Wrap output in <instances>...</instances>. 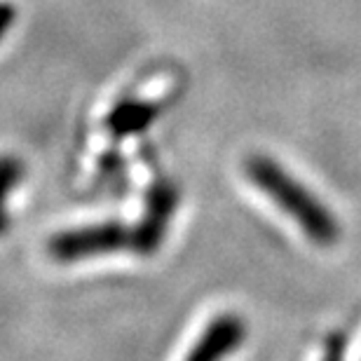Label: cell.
I'll return each mask as SVG.
<instances>
[{
  "label": "cell",
  "instance_id": "obj_5",
  "mask_svg": "<svg viewBox=\"0 0 361 361\" xmlns=\"http://www.w3.org/2000/svg\"><path fill=\"white\" fill-rule=\"evenodd\" d=\"M160 115V106L153 101H141V99H125L120 104L113 106V111L108 113L106 127L115 139H125L129 134H141L153 125Z\"/></svg>",
  "mask_w": 361,
  "mask_h": 361
},
{
  "label": "cell",
  "instance_id": "obj_7",
  "mask_svg": "<svg viewBox=\"0 0 361 361\" xmlns=\"http://www.w3.org/2000/svg\"><path fill=\"white\" fill-rule=\"evenodd\" d=\"M14 19H17V7L10 0H0V38L10 31Z\"/></svg>",
  "mask_w": 361,
  "mask_h": 361
},
{
  "label": "cell",
  "instance_id": "obj_1",
  "mask_svg": "<svg viewBox=\"0 0 361 361\" xmlns=\"http://www.w3.org/2000/svg\"><path fill=\"white\" fill-rule=\"evenodd\" d=\"M244 171L251 183L261 188L286 216H291L314 244L329 247L338 240L341 228L334 214L274 160L265 155H251L244 162Z\"/></svg>",
  "mask_w": 361,
  "mask_h": 361
},
{
  "label": "cell",
  "instance_id": "obj_3",
  "mask_svg": "<svg viewBox=\"0 0 361 361\" xmlns=\"http://www.w3.org/2000/svg\"><path fill=\"white\" fill-rule=\"evenodd\" d=\"M178 207V190L167 178L155 180L148 190L146 214L141 223L132 230V249L141 256H150L160 249L167 233V226Z\"/></svg>",
  "mask_w": 361,
  "mask_h": 361
},
{
  "label": "cell",
  "instance_id": "obj_4",
  "mask_svg": "<svg viewBox=\"0 0 361 361\" xmlns=\"http://www.w3.org/2000/svg\"><path fill=\"white\" fill-rule=\"evenodd\" d=\"M244 336H247V324L242 317L233 312L219 314L207 324L204 334L200 336V341L192 345L183 361H223L240 350Z\"/></svg>",
  "mask_w": 361,
  "mask_h": 361
},
{
  "label": "cell",
  "instance_id": "obj_6",
  "mask_svg": "<svg viewBox=\"0 0 361 361\" xmlns=\"http://www.w3.org/2000/svg\"><path fill=\"white\" fill-rule=\"evenodd\" d=\"M24 176V164L14 155H0V235L10 228V216L5 212V197L14 190Z\"/></svg>",
  "mask_w": 361,
  "mask_h": 361
},
{
  "label": "cell",
  "instance_id": "obj_8",
  "mask_svg": "<svg viewBox=\"0 0 361 361\" xmlns=\"http://www.w3.org/2000/svg\"><path fill=\"white\" fill-rule=\"evenodd\" d=\"M324 361H343V343L341 338H334L329 343V352H326V359Z\"/></svg>",
  "mask_w": 361,
  "mask_h": 361
},
{
  "label": "cell",
  "instance_id": "obj_2",
  "mask_svg": "<svg viewBox=\"0 0 361 361\" xmlns=\"http://www.w3.org/2000/svg\"><path fill=\"white\" fill-rule=\"evenodd\" d=\"M125 247H132V230L113 221L59 233L49 242V254L61 263H73L113 254V251H120Z\"/></svg>",
  "mask_w": 361,
  "mask_h": 361
}]
</instances>
